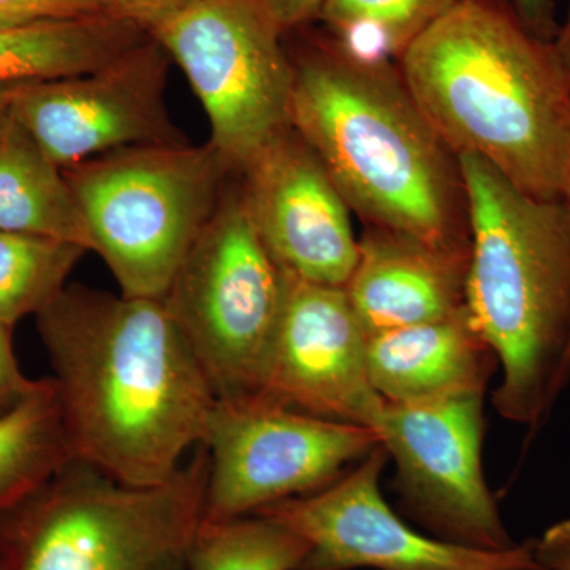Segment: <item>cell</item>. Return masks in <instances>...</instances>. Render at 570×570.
<instances>
[{
  "label": "cell",
  "instance_id": "44dd1931",
  "mask_svg": "<svg viewBox=\"0 0 570 570\" xmlns=\"http://www.w3.org/2000/svg\"><path fill=\"white\" fill-rule=\"evenodd\" d=\"M86 247L66 239L0 230V322L14 328L55 302Z\"/></svg>",
  "mask_w": 570,
  "mask_h": 570
},
{
  "label": "cell",
  "instance_id": "30bf717a",
  "mask_svg": "<svg viewBox=\"0 0 570 570\" xmlns=\"http://www.w3.org/2000/svg\"><path fill=\"white\" fill-rule=\"evenodd\" d=\"M487 392L387 403L373 431L395 464L401 509L419 530L475 550L512 539L483 469Z\"/></svg>",
  "mask_w": 570,
  "mask_h": 570
},
{
  "label": "cell",
  "instance_id": "5b68a950",
  "mask_svg": "<svg viewBox=\"0 0 570 570\" xmlns=\"http://www.w3.org/2000/svg\"><path fill=\"white\" fill-rule=\"evenodd\" d=\"M208 453L194 450L151 487L124 485L71 461L0 517L3 570H186L205 519Z\"/></svg>",
  "mask_w": 570,
  "mask_h": 570
},
{
  "label": "cell",
  "instance_id": "d4e9b609",
  "mask_svg": "<svg viewBox=\"0 0 570 570\" xmlns=\"http://www.w3.org/2000/svg\"><path fill=\"white\" fill-rule=\"evenodd\" d=\"M111 11L151 36L197 0H108Z\"/></svg>",
  "mask_w": 570,
  "mask_h": 570
},
{
  "label": "cell",
  "instance_id": "9a60e30c",
  "mask_svg": "<svg viewBox=\"0 0 570 570\" xmlns=\"http://www.w3.org/2000/svg\"><path fill=\"white\" fill-rule=\"evenodd\" d=\"M469 254L370 227L346 288L367 335L441 321L466 306Z\"/></svg>",
  "mask_w": 570,
  "mask_h": 570
},
{
  "label": "cell",
  "instance_id": "3957f363",
  "mask_svg": "<svg viewBox=\"0 0 570 570\" xmlns=\"http://www.w3.org/2000/svg\"><path fill=\"white\" fill-rule=\"evenodd\" d=\"M294 61L291 126L370 227L469 254L459 164L426 121L395 62L314 41Z\"/></svg>",
  "mask_w": 570,
  "mask_h": 570
},
{
  "label": "cell",
  "instance_id": "ba28073f",
  "mask_svg": "<svg viewBox=\"0 0 570 570\" xmlns=\"http://www.w3.org/2000/svg\"><path fill=\"white\" fill-rule=\"evenodd\" d=\"M151 36L193 86L208 142L234 174L291 126L294 61L258 0H197Z\"/></svg>",
  "mask_w": 570,
  "mask_h": 570
},
{
  "label": "cell",
  "instance_id": "2e32d148",
  "mask_svg": "<svg viewBox=\"0 0 570 570\" xmlns=\"http://www.w3.org/2000/svg\"><path fill=\"white\" fill-rule=\"evenodd\" d=\"M371 382L387 403L487 392L498 356L468 307L441 321L401 326L367 341Z\"/></svg>",
  "mask_w": 570,
  "mask_h": 570
},
{
  "label": "cell",
  "instance_id": "9c48e42d",
  "mask_svg": "<svg viewBox=\"0 0 570 570\" xmlns=\"http://www.w3.org/2000/svg\"><path fill=\"white\" fill-rule=\"evenodd\" d=\"M202 445L208 453L205 520H230L324 489L381 442L371 428L255 395L217 400Z\"/></svg>",
  "mask_w": 570,
  "mask_h": 570
},
{
  "label": "cell",
  "instance_id": "ffe728a7",
  "mask_svg": "<svg viewBox=\"0 0 570 570\" xmlns=\"http://www.w3.org/2000/svg\"><path fill=\"white\" fill-rule=\"evenodd\" d=\"M461 0H325L317 21L358 59L393 62Z\"/></svg>",
  "mask_w": 570,
  "mask_h": 570
},
{
  "label": "cell",
  "instance_id": "7a4b0ae2",
  "mask_svg": "<svg viewBox=\"0 0 570 570\" xmlns=\"http://www.w3.org/2000/svg\"><path fill=\"white\" fill-rule=\"evenodd\" d=\"M409 92L453 157L561 200L570 175V82L553 45L509 0H461L397 59Z\"/></svg>",
  "mask_w": 570,
  "mask_h": 570
},
{
  "label": "cell",
  "instance_id": "8992f818",
  "mask_svg": "<svg viewBox=\"0 0 570 570\" xmlns=\"http://www.w3.org/2000/svg\"><path fill=\"white\" fill-rule=\"evenodd\" d=\"M234 171L209 142L121 149L63 168L121 294L163 299Z\"/></svg>",
  "mask_w": 570,
  "mask_h": 570
},
{
  "label": "cell",
  "instance_id": "ac0fdd59",
  "mask_svg": "<svg viewBox=\"0 0 570 570\" xmlns=\"http://www.w3.org/2000/svg\"><path fill=\"white\" fill-rule=\"evenodd\" d=\"M0 230L50 236L91 253V239L63 170L11 118L0 129Z\"/></svg>",
  "mask_w": 570,
  "mask_h": 570
},
{
  "label": "cell",
  "instance_id": "1f68e13d",
  "mask_svg": "<svg viewBox=\"0 0 570 570\" xmlns=\"http://www.w3.org/2000/svg\"><path fill=\"white\" fill-rule=\"evenodd\" d=\"M524 570H542V568H540V566L538 564V561H535L534 564L531 566V568H528Z\"/></svg>",
  "mask_w": 570,
  "mask_h": 570
},
{
  "label": "cell",
  "instance_id": "603a6c76",
  "mask_svg": "<svg viewBox=\"0 0 570 570\" xmlns=\"http://www.w3.org/2000/svg\"><path fill=\"white\" fill-rule=\"evenodd\" d=\"M100 14H115L108 0H0V29L81 20Z\"/></svg>",
  "mask_w": 570,
  "mask_h": 570
},
{
  "label": "cell",
  "instance_id": "484cf974",
  "mask_svg": "<svg viewBox=\"0 0 570 570\" xmlns=\"http://www.w3.org/2000/svg\"><path fill=\"white\" fill-rule=\"evenodd\" d=\"M532 546L542 570H570V520L551 524L540 538L532 539Z\"/></svg>",
  "mask_w": 570,
  "mask_h": 570
},
{
  "label": "cell",
  "instance_id": "cb8c5ba5",
  "mask_svg": "<svg viewBox=\"0 0 570 570\" xmlns=\"http://www.w3.org/2000/svg\"><path fill=\"white\" fill-rule=\"evenodd\" d=\"M11 332L13 328L0 322V415L7 414L31 395L40 381L22 373L14 354Z\"/></svg>",
  "mask_w": 570,
  "mask_h": 570
},
{
  "label": "cell",
  "instance_id": "5bb4252c",
  "mask_svg": "<svg viewBox=\"0 0 570 570\" xmlns=\"http://www.w3.org/2000/svg\"><path fill=\"white\" fill-rule=\"evenodd\" d=\"M236 176L255 230L279 268L307 283L344 287L358 258L352 209L292 126Z\"/></svg>",
  "mask_w": 570,
  "mask_h": 570
},
{
  "label": "cell",
  "instance_id": "4dcf8cb0",
  "mask_svg": "<svg viewBox=\"0 0 570 570\" xmlns=\"http://www.w3.org/2000/svg\"><path fill=\"white\" fill-rule=\"evenodd\" d=\"M566 204L569 206L570 212V175L568 179V186H566L564 193ZM570 387V337L568 344V351H566L564 360H562V365L560 370V376H558L557 382V395L558 400H560L562 393L566 392Z\"/></svg>",
  "mask_w": 570,
  "mask_h": 570
},
{
  "label": "cell",
  "instance_id": "4316f807",
  "mask_svg": "<svg viewBox=\"0 0 570 570\" xmlns=\"http://www.w3.org/2000/svg\"><path fill=\"white\" fill-rule=\"evenodd\" d=\"M509 2L521 24L532 36L547 43H553L560 29L554 0H509Z\"/></svg>",
  "mask_w": 570,
  "mask_h": 570
},
{
  "label": "cell",
  "instance_id": "d6a6232c",
  "mask_svg": "<svg viewBox=\"0 0 570 570\" xmlns=\"http://www.w3.org/2000/svg\"><path fill=\"white\" fill-rule=\"evenodd\" d=\"M0 570H3V569H2V562H0Z\"/></svg>",
  "mask_w": 570,
  "mask_h": 570
},
{
  "label": "cell",
  "instance_id": "f546056e",
  "mask_svg": "<svg viewBox=\"0 0 570 570\" xmlns=\"http://www.w3.org/2000/svg\"><path fill=\"white\" fill-rule=\"evenodd\" d=\"M28 82H17V85H0V129L3 124L9 121L11 112H13V105L17 102V97L20 96L21 89Z\"/></svg>",
  "mask_w": 570,
  "mask_h": 570
},
{
  "label": "cell",
  "instance_id": "8fae6325",
  "mask_svg": "<svg viewBox=\"0 0 570 570\" xmlns=\"http://www.w3.org/2000/svg\"><path fill=\"white\" fill-rule=\"evenodd\" d=\"M389 455L377 445L340 479L305 497L262 509L306 543L299 570H524L532 539L508 550H475L433 538L389 504L381 479Z\"/></svg>",
  "mask_w": 570,
  "mask_h": 570
},
{
  "label": "cell",
  "instance_id": "52a82bcc",
  "mask_svg": "<svg viewBox=\"0 0 570 570\" xmlns=\"http://www.w3.org/2000/svg\"><path fill=\"white\" fill-rule=\"evenodd\" d=\"M283 296L284 272L232 174L163 298L217 400L261 395Z\"/></svg>",
  "mask_w": 570,
  "mask_h": 570
},
{
  "label": "cell",
  "instance_id": "6da1fadb",
  "mask_svg": "<svg viewBox=\"0 0 570 570\" xmlns=\"http://www.w3.org/2000/svg\"><path fill=\"white\" fill-rule=\"evenodd\" d=\"M36 321L73 460L124 485L174 478L217 397L164 299L73 284Z\"/></svg>",
  "mask_w": 570,
  "mask_h": 570
},
{
  "label": "cell",
  "instance_id": "7c38bea8",
  "mask_svg": "<svg viewBox=\"0 0 570 570\" xmlns=\"http://www.w3.org/2000/svg\"><path fill=\"white\" fill-rule=\"evenodd\" d=\"M171 59L153 36L107 66L21 89L13 118L59 167L121 149L181 145L167 107Z\"/></svg>",
  "mask_w": 570,
  "mask_h": 570
},
{
  "label": "cell",
  "instance_id": "277c9868",
  "mask_svg": "<svg viewBox=\"0 0 570 570\" xmlns=\"http://www.w3.org/2000/svg\"><path fill=\"white\" fill-rule=\"evenodd\" d=\"M469 230L466 307L498 356L493 406L531 436L558 403L570 337V212L472 156L456 157Z\"/></svg>",
  "mask_w": 570,
  "mask_h": 570
},
{
  "label": "cell",
  "instance_id": "83f0119b",
  "mask_svg": "<svg viewBox=\"0 0 570 570\" xmlns=\"http://www.w3.org/2000/svg\"><path fill=\"white\" fill-rule=\"evenodd\" d=\"M281 31L288 33L303 28L307 22L317 21L325 0H258Z\"/></svg>",
  "mask_w": 570,
  "mask_h": 570
},
{
  "label": "cell",
  "instance_id": "f1b7e54d",
  "mask_svg": "<svg viewBox=\"0 0 570 570\" xmlns=\"http://www.w3.org/2000/svg\"><path fill=\"white\" fill-rule=\"evenodd\" d=\"M551 45H553L554 55H557L558 61H560L570 82V0H568L564 20L560 21L557 39Z\"/></svg>",
  "mask_w": 570,
  "mask_h": 570
},
{
  "label": "cell",
  "instance_id": "7402d4cb",
  "mask_svg": "<svg viewBox=\"0 0 570 570\" xmlns=\"http://www.w3.org/2000/svg\"><path fill=\"white\" fill-rule=\"evenodd\" d=\"M306 543L272 517L202 521L186 570H299Z\"/></svg>",
  "mask_w": 570,
  "mask_h": 570
},
{
  "label": "cell",
  "instance_id": "d6986e66",
  "mask_svg": "<svg viewBox=\"0 0 570 570\" xmlns=\"http://www.w3.org/2000/svg\"><path fill=\"white\" fill-rule=\"evenodd\" d=\"M71 461L55 382L40 379L31 395L0 415V517L28 501Z\"/></svg>",
  "mask_w": 570,
  "mask_h": 570
},
{
  "label": "cell",
  "instance_id": "4fadbf2b",
  "mask_svg": "<svg viewBox=\"0 0 570 570\" xmlns=\"http://www.w3.org/2000/svg\"><path fill=\"white\" fill-rule=\"evenodd\" d=\"M367 341L346 288L284 273L261 395L303 414L373 430L385 400L371 382Z\"/></svg>",
  "mask_w": 570,
  "mask_h": 570
},
{
  "label": "cell",
  "instance_id": "e0dca14e",
  "mask_svg": "<svg viewBox=\"0 0 570 570\" xmlns=\"http://www.w3.org/2000/svg\"><path fill=\"white\" fill-rule=\"evenodd\" d=\"M148 37L116 14L0 29V85L88 73Z\"/></svg>",
  "mask_w": 570,
  "mask_h": 570
}]
</instances>
